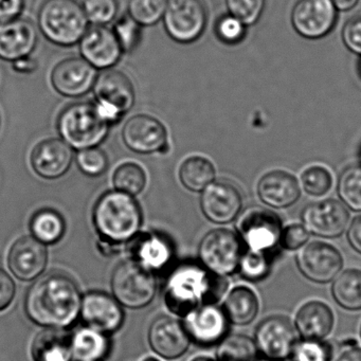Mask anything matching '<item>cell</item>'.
<instances>
[{
    "label": "cell",
    "mask_w": 361,
    "mask_h": 361,
    "mask_svg": "<svg viewBox=\"0 0 361 361\" xmlns=\"http://www.w3.org/2000/svg\"><path fill=\"white\" fill-rule=\"evenodd\" d=\"M298 269L304 278L317 284L333 282L343 269V257L329 243L314 240L300 249L295 255Z\"/></svg>",
    "instance_id": "cell-12"
},
{
    "label": "cell",
    "mask_w": 361,
    "mask_h": 361,
    "mask_svg": "<svg viewBox=\"0 0 361 361\" xmlns=\"http://www.w3.org/2000/svg\"><path fill=\"white\" fill-rule=\"evenodd\" d=\"M229 14L240 20L245 26L255 25L265 9L266 0H226Z\"/></svg>",
    "instance_id": "cell-42"
},
{
    "label": "cell",
    "mask_w": 361,
    "mask_h": 361,
    "mask_svg": "<svg viewBox=\"0 0 361 361\" xmlns=\"http://www.w3.org/2000/svg\"><path fill=\"white\" fill-rule=\"evenodd\" d=\"M346 238L350 246L361 255V215H358L350 221L346 231Z\"/></svg>",
    "instance_id": "cell-50"
},
{
    "label": "cell",
    "mask_w": 361,
    "mask_h": 361,
    "mask_svg": "<svg viewBox=\"0 0 361 361\" xmlns=\"http://www.w3.org/2000/svg\"><path fill=\"white\" fill-rule=\"evenodd\" d=\"M342 39L350 51L361 56V14L353 16L344 25Z\"/></svg>",
    "instance_id": "cell-47"
},
{
    "label": "cell",
    "mask_w": 361,
    "mask_h": 361,
    "mask_svg": "<svg viewBox=\"0 0 361 361\" xmlns=\"http://www.w3.org/2000/svg\"><path fill=\"white\" fill-rule=\"evenodd\" d=\"M214 166L210 160L202 156H192L181 164L179 179L185 189L192 192H202L215 179Z\"/></svg>",
    "instance_id": "cell-32"
},
{
    "label": "cell",
    "mask_w": 361,
    "mask_h": 361,
    "mask_svg": "<svg viewBox=\"0 0 361 361\" xmlns=\"http://www.w3.org/2000/svg\"><path fill=\"white\" fill-rule=\"evenodd\" d=\"M37 62L35 59L30 58V56H26V58L20 59V60L13 62L14 71H18L20 73H35L37 69Z\"/></svg>",
    "instance_id": "cell-51"
},
{
    "label": "cell",
    "mask_w": 361,
    "mask_h": 361,
    "mask_svg": "<svg viewBox=\"0 0 361 361\" xmlns=\"http://www.w3.org/2000/svg\"><path fill=\"white\" fill-rule=\"evenodd\" d=\"M207 20L208 14L202 0H168L164 23L173 41L193 43L204 32Z\"/></svg>",
    "instance_id": "cell-9"
},
{
    "label": "cell",
    "mask_w": 361,
    "mask_h": 361,
    "mask_svg": "<svg viewBox=\"0 0 361 361\" xmlns=\"http://www.w3.org/2000/svg\"><path fill=\"white\" fill-rule=\"evenodd\" d=\"M200 208L209 221L226 225L233 221L242 211V195L238 188L228 181H213L202 192Z\"/></svg>",
    "instance_id": "cell-16"
},
{
    "label": "cell",
    "mask_w": 361,
    "mask_h": 361,
    "mask_svg": "<svg viewBox=\"0 0 361 361\" xmlns=\"http://www.w3.org/2000/svg\"><path fill=\"white\" fill-rule=\"evenodd\" d=\"M274 255L246 249L240 262L238 271L249 282H259L267 278L271 269Z\"/></svg>",
    "instance_id": "cell-37"
},
{
    "label": "cell",
    "mask_w": 361,
    "mask_h": 361,
    "mask_svg": "<svg viewBox=\"0 0 361 361\" xmlns=\"http://www.w3.org/2000/svg\"><path fill=\"white\" fill-rule=\"evenodd\" d=\"M185 318L183 325L191 341L204 348L221 343L227 337L231 324L223 307H219L217 304H208L195 308Z\"/></svg>",
    "instance_id": "cell-15"
},
{
    "label": "cell",
    "mask_w": 361,
    "mask_h": 361,
    "mask_svg": "<svg viewBox=\"0 0 361 361\" xmlns=\"http://www.w3.org/2000/svg\"><path fill=\"white\" fill-rule=\"evenodd\" d=\"M257 194L268 207L284 209L298 202L301 189L297 178L290 173L271 171L259 179Z\"/></svg>",
    "instance_id": "cell-25"
},
{
    "label": "cell",
    "mask_w": 361,
    "mask_h": 361,
    "mask_svg": "<svg viewBox=\"0 0 361 361\" xmlns=\"http://www.w3.org/2000/svg\"><path fill=\"white\" fill-rule=\"evenodd\" d=\"M37 22L44 37L62 47L80 43L90 23L78 0H45L39 8Z\"/></svg>",
    "instance_id": "cell-4"
},
{
    "label": "cell",
    "mask_w": 361,
    "mask_h": 361,
    "mask_svg": "<svg viewBox=\"0 0 361 361\" xmlns=\"http://www.w3.org/2000/svg\"><path fill=\"white\" fill-rule=\"evenodd\" d=\"M133 255L137 262L151 271L162 270L172 261V245L157 234H147L134 238Z\"/></svg>",
    "instance_id": "cell-28"
},
{
    "label": "cell",
    "mask_w": 361,
    "mask_h": 361,
    "mask_svg": "<svg viewBox=\"0 0 361 361\" xmlns=\"http://www.w3.org/2000/svg\"><path fill=\"white\" fill-rule=\"evenodd\" d=\"M168 0H128V16L140 26H154L164 18Z\"/></svg>",
    "instance_id": "cell-38"
},
{
    "label": "cell",
    "mask_w": 361,
    "mask_h": 361,
    "mask_svg": "<svg viewBox=\"0 0 361 361\" xmlns=\"http://www.w3.org/2000/svg\"><path fill=\"white\" fill-rule=\"evenodd\" d=\"M246 26L231 14L221 16L215 26L217 37L224 43L236 44L244 39Z\"/></svg>",
    "instance_id": "cell-45"
},
{
    "label": "cell",
    "mask_w": 361,
    "mask_h": 361,
    "mask_svg": "<svg viewBox=\"0 0 361 361\" xmlns=\"http://www.w3.org/2000/svg\"><path fill=\"white\" fill-rule=\"evenodd\" d=\"M80 52L94 68L109 69L119 62L123 50L114 31L94 25L80 41Z\"/></svg>",
    "instance_id": "cell-19"
},
{
    "label": "cell",
    "mask_w": 361,
    "mask_h": 361,
    "mask_svg": "<svg viewBox=\"0 0 361 361\" xmlns=\"http://www.w3.org/2000/svg\"><path fill=\"white\" fill-rule=\"evenodd\" d=\"M336 303L350 312L361 310V270L350 268L340 272L331 284Z\"/></svg>",
    "instance_id": "cell-30"
},
{
    "label": "cell",
    "mask_w": 361,
    "mask_h": 361,
    "mask_svg": "<svg viewBox=\"0 0 361 361\" xmlns=\"http://www.w3.org/2000/svg\"><path fill=\"white\" fill-rule=\"evenodd\" d=\"M113 183L118 191L134 196L145 190L147 185V174L139 164L126 162L116 170Z\"/></svg>",
    "instance_id": "cell-36"
},
{
    "label": "cell",
    "mask_w": 361,
    "mask_h": 361,
    "mask_svg": "<svg viewBox=\"0 0 361 361\" xmlns=\"http://www.w3.org/2000/svg\"><path fill=\"white\" fill-rule=\"evenodd\" d=\"M301 183L306 193L312 196H322L331 190L333 177L324 166H310L302 174Z\"/></svg>",
    "instance_id": "cell-41"
},
{
    "label": "cell",
    "mask_w": 361,
    "mask_h": 361,
    "mask_svg": "<svg viewBox=\"0 0 361 361\" xmlns=\"http://www.w3.org/2000/svg\"><path fill=\"white\" fill-rule=\"evenodd\" d=\"M259 355L255 339L238 334L227 336L219 343L217 361H257Z\"/></svg>",
    "instance_id": "cell-34"
},
{
    "label": "cell",
    "mask_w": 361,
    "mask_h": 361,
    "mask_svg": "<svg viewBox=\"0 0 361 361\" xmlns=\"http://www.w3.org/2000/svg\"><path fill=\"white\" fill-rule=\"evenodd\" d=\"M30 229L33 236L43 244H54L65 233V221L56 211L44 209L35 213L31 219Z\"/></svg>",
    "instance_id": "cell-33"
},
{
    "label": "cell",
    "mask_w": 361,
    "mask_h": 361,
    "mask_svg": "<svg viewBox=\"0 0 361 361\" xmlns=\"http://www.w3.org/2000/svg\"><path fill=\"white\" fill-rule=\"evenodd\" d=\"M109 126L96 104L88 102L69 105L58 119V130L63 140L78 151L98 147L109 135Z\"/></svg>",
    "instance_id": "cell-5"
},
{
    "label": "cell",
    "mask_w": 361,
    "mask_h": 361,
    "mask_svg": "<svg viewBox=\"0 0 361 361\" xmlns=\"http://www.w3.org/2000/svg\"><path fill=\"white\" fill-rule=\"evenodd\" d=\"M360 337H361V327H360Z\"/></svg>",
    "instance_id": "cell-57"
},
{
    "label": "cell",
    "mask_w": 361,
    "mask_h": 361,
    "mask_svg": "<svg viewBox=\"0 0 361 361\" xmlns=\"http://www.w3.org/2000/svg\"><path fill=\"white\" fill-rule=\"evenodd\" d=\"M255 342L259 354L266 360L286 361L297 344V329L288 317L274 314L257 324Z\"/></svg>",
    "instance_id": "cell-10"
},
{
    "label": "cell",
    "mask_w": 361,
    "mask_h": 361,
    "mask_svg": "<svg viewBox=\"0 0 361 361\" xmlns=\"http://www.w3.org/2000/svg\"><path fill=\"white\" fill-rule=\"evenodd\" d=\"M73 339V352L75 361H101L109 352L106 334L87 326L79 329Z\"/></svg>",
    "instance_id": "cell-31"
},
{
    "label": "cell",
    "mask_w": 361,
    "mask_h": 361,
    "mask_svg": "<svg viewBox=\"0 0 361 361\" xmlns=\"http://www.w3.org/2000/svg\"><path fill=\"white\" fill-rule=\"evenodd\" d=\"M223 310L231 324L244 326L257 318L259 310V298L250 287L240 285L228 293Z\"/></svg>",
    "instance_id": "cell-29"
},
{
    "label": "cell",
    "mask_w": 361,
    "mask_h": 361,
    "mask_svg": "<svg viewBox=\"0 0 361 361\" xmlns=\"http://www.w3.org/2000/svg\"><path fill=\"white\" fill-rule=\"evenodd\" d=\"M257 361H269V360H266V359H264V360H257Z\"/></svg>",
    "instance_id": "cell-56"
},
{
    "label": "cell",
    "mask_w": 361,
    "mask_h": 361,
    "mask_svg": "<svg viewBox=\"0 0 361 361\" xmlns=\"http://www.w3.org/2000/svg\"><path fill=\"white\" fill-rule=\"evenodd\" d=\"M81 317L87 326L103 334L118 331L124 321L121 304L111 295L99 291H92L83 298Z\"/></svg>",
    "instance_id": "cell-21"
},
{
    "label": "cell",
    "mask_w": 361,
    "mask_h": 361,
    "mask_svg": "<svg viewBox=\"0 0 361 361\" xmlns=\"http://www.w3.org/2000/svg\"><path fill=\"white\" fill-rule=\"evenodd\" d=\"M75 160L80 171L90 177L101 176L109 168L106 153L98 147L82 149L78 153Z\"/></svg>",
    "instance_id": "cell-43"
},
{
    "label": "cell",
    "mask_w": 361,
    "mask_h": 361,
    "mask_svg": "<svg viewBox=\"0 0 361 361\" xmlns=\"http://www.w3.org/2000/svg\"><path fill=\"white\" fill-rule=\"evenodd\" d=\"M114 32L121 45L123 52H133L141 41V26L130 16H122L115 26Z\"/></svg>",
    "instance_id": "cell-44"
},
{
    "label": "cell",
    "mask_w": 361,
    "mask_h": 361,
    "mask_svg": "<svg viewBox=\"0 0 361 361\" xmlns=\"http://www.w3.org/2000/svg\"><path fill=\"white\" fill-rule=\"evenodd\" d=\"M94 223L101 238L121 244L136 238L142 225V212L133 195L118 190L109 191L94 206Z\"/></svg>",
    "instance_id": "cell-3"
},
{
    "label": "cell",
    "mask_w": 361,
    "mask_h": 361,
    "mask_svg": "<svg viewBox=\"0 0 361 361\" xmlns=\"http://www.w3.org/2000/svg\"><path fill=\"white\" fill-rule=\"evenodd\" d=\"M360 71H361V64H360Z\"/></svg>",
    "instance_id": "cell-58"
},
{
    "label": "cell",
    "mask_w": 361,
    "mask_h": 361,
    "mask_svg": "<svg viewBox=\"0 0 361 361\" xmlns=\"http://www.w3.org/2000/svg\"><path fill=\"white\" fill-rule=\"evenodd\" d=\"M45 244L35 236H24L12 245L8 255V265L12 274L23 281L39 278L47 265Z\"/></svg>",
    "instance_id": "cell-20"
},
{
    "label": "cell",
    "mask_w": 361,
    "mask_h": 361,
    "mask_svg": "<svg viewBox=\"0 0 361 361\" xmlns=\"http://www.w3.org/2000/svg\"><path fill=\"white\" fill-rule=\"evenodd\" d=\"M246 247L238 232L227 228L211 230L198 248L200 264L213 274L231 276L238 270Z\"/></svg>",
    "instance_id": "cell-6"
},
{
    "label": "cell",
    "mask_w": 361,
    "mask_h": 361,
    "mask_svg": "<svg viewBox=\"0 0 361 361\" xmlns=\"http://www.w3.org/2000/svg\"><path fill=\"white\" fill-rule=\"evenodd\" d=\"M99 73L83 58H71L59 63L51 73L54 90L67 98H80L94 88Z\"/></svg>",
    "instance_id": "cell-18"
},
{
    "label": "cell",
    "mask_w": 361,
    "mask_h": 361,
    "mask_svg": "<svg viewBox=\"0 0 361 361\" xmlns=\"http://www.w3.org/2000/svg\"><path fill=\"white\" fill-rule=\"evenodd\" d=\"M84 12L88 22L94 26H106L117 18L119 12L118 0H84Z\"/></svg>",
    "instance_id": "cell-40"
},
{
    "label": "cell",
    "mask_w": 361,
    "mask_h": 361,
    "mask_svg": "<svg viewBox=\"0 0 361 361\" xmlns=\"http://www.w3.org/2000/svg\"><path fill=\"white\" fill-rule=\"evenodd\" d=\"M25 0H0V24L20 18Z\"/></svg>",
    "instance_id": "cell-49"
},
{
    "label": "cell",
    "mask_w": 361,
    "mask_h": 361,
    "mask_svg": "<svg viewBox=\"0 0 361 361\" xmlns=\"http://www.w3.org/2000/svg\"><path fill=\"white\" fill-rule=\"evenodd\" d=\"M81 293L64 274L39 279L27 293L25 310L31 321L47 329H66L81 314Z\"/></svg>",
    "instance_id": "cell-1"
},
{
    "label": "cell",
    "mask_w": 361,
    "mask_h": 361,
    "mask_svg": "<svg viewBox=\"0 0 361 361\" xmlns=\"http://www.w3.org/2000/svg\"><path fill=\"white\" fill-rule=\"evenodd\" d=\"M71 147L60 139H46L33 149L31 166L39 176L56 179L64 176L73 164Z\"/></svg>",
    "instance_id": "cell-24"
},
{
    "label": "cell",
    "mask_w": 361,
    "mask_h": 361,
    "mask_svg": "<svg viewBox=\"0 0 361 361\" xmlns=\"http://www.w3.org/2000/svg\"><path fill=\"white\" fill-rule=\"evenodd\" d=\"M290 358L293 361H331L333 348L324 340H298Z\"/></svg>",
    "instance_id": "cell-39"
},
{
    "label": "cell",
    "mask_w": 361,
    "mask_h": 361,
    "mask_svg": "<svg viewBox=\"0 0 361 361\" xmlns=\"http://www.w3.org/2000/svg\"><path fill=\"white\" fill-rule=\"evenodd\" d=\"M145 361H159L157 358H154V357H149V358L145 359Z\"/></svg>",
    "instance_id": "cell-55"
},
{
    "label": "cell",
    "mask_w": 361,
    "mask_h": 361,
    "mask_svg": "<svg viewBox=\"0 0 361 361\" xmlns=\"http://www.w3.org/2000/svg\"><path fill=\"white\" fill-rule=\"evenodd\" d=\"M336 361H361V348L352 346L348 350H343Z\"/></svg>",
    "instance_id": "cell-52"
},
{
    "label": "cell",
    "mask_w": 361,
    "mask_h": 361,
    "mask_svg": "<svg viewBox=\"0 0 361 361\" xmlns=\"http://www.w3.org/2000/svg\"><path fill=\"white\" fill-rule=\"evenodd\" d=\"M304 227L312 235L336 238L345 232L350 221L348 209L336 200H324L305 207L301 214Z\"/></svg>",
    "instance_id": "cell-14"
},
{
    "label": "cell",
    "mask_w": 361,
    "mask_h": 361,
    "mask_svg": "<svg viewBox=\"0 0 361 361\" xmlns=\"http://www.w3.org/2000/svg\"><path fill=\"white\" fill-rule=\"evenodd\" d=\"M31 352L35 361H75L73 339L60 329H47L37 334Z\"/></svg>",
    "instance_id": "cell-27"
},
{
    "label": "cell",
    "mask_w": 361,
    "mask_h": 361,
    "mask_svg": "<svg viewBox=\"0 0 361 361\" xmlns=\"http://www.w3.org/2000/svg\"><path fill=\"white\" fill-rule=\"evenodd\" d=\"M337 11H350L358 5L359 0H331Z\"/></svg>",
    "instance_id": "cell-53"
},
{
    "label": "cell",
    "mask_w": 361,
    "mask_h": 361,
    "mask_svg": "<svg viewBox=\"0 0 361 361\" xmlns=\"http://www.w3.org/2000/svg\"><path fill=\"white\" fill-rule=\"evenodd\" d=\"M39 35L35 25L26 18L0 24V59L16 62L30 56L37 47Z\"/></svg>",
    "instance_id": "cell-22"
},
{
    "label": "cell",
    "mask_w": 361,
    "mask_h": 361,
    "mask_svg": "<svg viewBox=\"0 0 361 361\" xmlns=\"http://www.w3.org/2000/svg\"><path fill=\"white\" fill-rule=\"evenodd\" d=\"M122 138L130 151L138 154L164 153L168 149L166 126L149 115H136L128 120Z\"/></svg>",
    "instance_id": "cell-17"
},
{
    "label": "cell",
    "mask_w": 361,
    "mask_h": 361,
    "mask_svg": "<svg viewBox=\"0 0 361 361\" xmlns=\"http://www.w3.org/2000/svg\"><path fill=\"white\" fill-rule=\"evenodd\" d=\"M192 361H217L215 360V359L211 358V357H207V356H200L196 357V358H194Z\"/></svg>",
    "instance_id": "cell-54"
},
{
    "label": "cell",
    "mask_w": 361,
    "mask_h": 361,
    "mask_svg": "<svg viewBox=\"0 0 361 361\" xmlns=\"http://www.w3.org/2000/svg\"><path fill=\"white\" fill-rule=\"evenodd\" d=\"M310 233L303 224H291L283 228L279 245L287 251H295L305 246Z\"/></svg>",
    "instance_id": "cell-46"
},
{
    "label": "cell",
    "mask_w": 361,
    "mask_h": 361,
    "mask_svg": "<svg viewBox=\"0 0 361 361\" xmlns=\"http://www.w3.org/2000/svg\"><path fill=\"white\" fill-rule=\"evenodd\" d=\"M149 342L154 352L166 359L183 356L191 343V338L176 319L159 317L152 323L149 331Z\"/></svg>",
    "instance_id": "cell-23"
},
{
    "label": "cell",
    "mask_w": 361,
    "mask_h": 361,
    "mask_svg": "<svg viewBox=\"0 0 361 361\" xmlns=\"http://www.w3.org/2000/svg\"><path fill=\"white\" fill-rule=\"evenodd\" d=\"M111 289L115 299L126 307L138 310L153 301L156 295V279L153 271L130 259L120 264L111 276Z\"/></svg>",
    "instance_id": "cell-7"
},
{
    "label": "cell",
    "mask_w": 361,
    "mask_h": 361,
    "mask_svg": "<svg viewBox=\"0 0 361 361\" xmlns=\"http://www.w3.org/2000/svg\"><path fill=\"white\" fill-rule=\"evenodd\" d=\"M337 9L331 0H298L291 12L293 28L305 39H317L331 32Z\"/></svg>",
    "instance_id": "cell-13"
},
{
    "label": "cell",
    "mask_w": 361,
    "mask_h": 361,
    "mask_svg": "<svg viewBox=\"0 0 361 361\" xmlns=\"http://www.w3.org/2000/svg\"><path fill=\"white\" fill-rule=\"evenodd\" d=\"M293 324L302 339L324 340L333 331L335 314L327 304L310 301L298 310Z\"/></svg>",
    "instance_id": "cell-26"
},
{
    "label": "cell",
    "mask_w": 361,
    "mask_h": 361,
    "mask_svg": "<svg viewBox=\"0 0 361 361\" xmlns=\"http://www.w3.org/2000/svg\"><path fill=\"white\" fill-rule=\"evenodd\" d=\"M16 297V283L13 279L0 268V312L7 310Z\"/></svg>",
    "instance_id": "cell-48"
},
{
    "label": "cell",
    "mask_w": 361,
    "mask_h": 361,
    "mask_svg": "<svg viewBox=\"0 0 361 361\" xmlns=\"http://www.w3.org/2000/svg\"><path fill=\"white\" fill-rule=\"evenodd\" d=\"M338 195L344 206L361 211V166H350L340 175Z\"/></svg>",
    "instance_id": "cell-35"
},
{
    "label": "cell",
    "mask_w": 361,
    "mask_h": 361,
    "mask_svg": "<svg viewBox=\"0 0 361 361\" xmlns=\"http://www.w3.org/2000/svg\"><path fill=\"white\" fill-rule=\"evenodd\" d=\"M227 288L226 276L213 274L202 264L185 263L169 276L164 300L171 312L185 317L200 306L219 303Z\"/></svg>",
    "instance_id": "cell-2"
},
{
    "label": "cell",
    "mask_w": 361,
    "mask_h": 361,
    "mask_svg": "<svg viewBox=\"0 0 361 361\" xmlns=\"http://www.w3.org/2000/svg\"><path fill=\"white\" fill-rule=\"evenodd\" d=\"M92 90L99 114L109 126L118 123L134 106V86L121 71L106 69L98 75Z\"/></svg>",
    "instance_id": "cell-8"
},
{
    "label": "cell",
    "mask_w": 361,
    "mask_h": 361,
    "mask_svg": "<svg viewBox=\"0 0 361 361\" xmlns=\"http://www.w3.org/2000/svg\"><path fill=\"white\" fill-rule=\"evenodd\" d=\"M282 230L280 216L267 209L249 210L238 223V233L246 249L270 255L280 242Z\"/></svg>",
    "instance_id": "cell-11"
}]
</instances>
